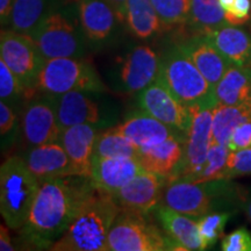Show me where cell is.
<instances>
[{
  "label": "cell",
  "instance_id": "24",
  "mask_svg": "<svg viewBox=\"0 0 251 251\" xmlns=\"http://www.w3.org/2000/svg\"><path fill=\"white\" fill-rule=\"evenodd\" d=\"M203 36L231 64L251 67V36L246 30L231 25H226Z\"/></svg>",
  "mask_w": 251,
  "mask_h": 251
},
{
  "label": "cell",
  "instance_id": "2",
  "mask_svg": "<svg viewBox=\"0 0 251 251\" xmlns=\"http://www.w3.org/2000/svg\"><path fill=\"white\" fill-rule=\"evenodd\" d=\"M121 212L111 194L94 188L52 251H106L112 225Z\"/></svg>",
  "mask_w": 251,
  "mask_h": 251
},
{
  "label": "cell",
  "instance_id": "18",
  "mask_svg": "<svg viewBox=\"0 0 251 251\" xmlns=\"http://www.w3.org/2000/svg\"><path fill=\"white\" fill-rule=\"evenodd\" d=\"M97 136L94 125L72 126L61 130L59 143L67 151L76 176L90 177Z\"/></svg>",
  "mask_w": 251,
  "mask_h": 251
},
{
  "label": "cell",
  "instance_id": "12",
  "mask_svg": "<svg viewBox=\"0 0 251 251\" xmlns=\"http://www.w3.org/2000/svg\"><path fill=\"white\" fill-rule=\"evenodd\" d=\"M140 108L163 124L186 134L191 125L190 108L178 101L158 81L140 92Z\"/></svg>",
  "mask_w": 251,
  "mask_h": 251
},
{
  "label": "cell",
  "instance_id": "10",
  "mask_svg": "<svg viewBox=\"0 0 251 251\" xmlns=\"http://www.w3.org/2000/svg\"><path fill=\"white\" fill-rule=\"evenodd\" d=\"M30 36L46 59L83 56L79 34L70 20L58 12L48 13Z\"/></svg>",
  "mask_w": 251,
  "mask_h": 251
},
{
  "label": "cell",
  "instance_id": "35",
  "mask_svg": "<svg viewBox=\"0 0 251 251\" xmlns=\"http://www.w3.org/2000/svg\"><path fill=\"white\" fill-rule=\"evenodd\" d=\"M251 175V148L231 151L226 166L224 179L242 177Z\"/></svg>",
  "mask_w": 251,
  "mask_h": 251
},
{
  "label": "cell",
  "instance_id": "4",
  "mask_svg": "<svg viewBox=\"0 0 251 251\" xmlns=\"http://www.w3.org/2000/svg\"><path fill=\"white\" fill-rule=\"evenodd\" d=\"M156 81L186 107L203 106L214 108L218 105L214 89L179 46L166 49L159 57Z\"/></svg>",
  "mask_w": 251,
  "mask_h": 251
},
{
  "label": "cell",
  "instance_id": "37",
  "mask_svg": "<svg viewBox=\"0 0 251 251\" xmlns=\"http://www.w3.org/2000/svg\"><path fill=\"white\" fill-rule=\"evenodd\" d=\"M226 21L231 26H241L247 24L251 18V0H235L233 9L225 13Z\"/></svg>",
  "mask_w": 251,
  "mask_h": 251
},
{
  "label": "cell",
  "instance_id": "36",
  "mask_svg": "<svg viewBox=\"0 0 251 251\" xmlns=\"http://www.w3.org/2000/svg\"><path fill=\"white\" fill-rule=\"evenodd\" d=\"M224 251H251V233L247 228L241 227L226 235L221 241Z\"/></svg>",
  "mask_w": 251,
  "mask_h": 251
},
{
  "label": "cell",
  "instance_id": "31",
  "mask_svg": "<svg viewBox=\"0 0 251 251\" xmlns=\"http://www.w3.org/2000/svg\"><path fill=\"white\" fill-rule=\"evenodd\" d=\"M162 29H172L187 25L191 0H151Z\"/></svg>",
  "mask_w": 251,
  "mask_h": 251
},
{
  "label": "cell",
  "instance_id": "38",
  "mask_svg": "<svg viewBox=\"0 0 251 251\" xmlns=\"http://www.w3.org/2000/svg\"><path fill=\"white\" fill-rule=\"evenodd\" d=\"M228 147L231 151H240L251 148V121L244 122L235 128Z\"/></svg>",
  "mask_w": 251,
  "mask_h": 251
},
{
  "label": "cell",
  "instance_id": "14",
  "mask_svg": "<svg viewBox=\"0 0 251 251\" xmlns=\"http://www.w3.org/2000/svg\"><path fill=\"white\" fill-rule=\"evenodd\" d=\"M165 178L143 171L113 196L121 211L149 215L162 201Z\"/></svg>",
  "mask_w": 251,
  "mask_h": 251
},
{
  "label": "cell",
  "instance_id": "6",
  "mask_svg": "<svg viewBox=\"0 0 251 251\" xmlns=\"http://www.w3.org/2000/svg\"><path fill=\"white\" fill-rule=\"evenodd\" d=\"M70 91L99 93L106 92L107 86L89 59L80 57L46 59L36 81V92L59 96Z\"/></svg>",
  "mask_w": 251,
  "mask_h": 251
},
{
  "label": "cell",
  "instance_id": "34",
  "mask_svg": "<svg viewBox=\"0 0 251 251\" xmlns=\"http://www.w3.org/2000/svg\"><path fill=\"white\" fill-rule=\"evenodd\" d=\"M25 97L23 84L12 72L6 63L0 61V98L8 105H14L20 97Z\"/></svg>",
  "mask_w": 251,
  "mask_h": 251
},
{
  "label": "cell",
  "instance_id": "1",
  "mask_svg": "<svg viewBox=\"0 0 251 251\" xmlns=\"http://www.w3.org/2000/svg\"><path fill=\"white\" fill-rule=\"evenodd\" d=\"M94 188L90 177L76 175L41 183L29 218L21 231L25 240L37 249H50L64 234Z\"/></svg>",
  "mask_w": 251,
  "mask_h": 251
},
{
  "label": "cell",
  "instance_id": "20",
  "mask_svg": "<svg viewBox=\"0 0 251 251\" xmlns=\"http://www.w3.org/2000/svg\"><path fill=\"white\" fill-rule=\"evenodd\" d=\"M179 48L193 62L198 70L201 72L209 85L215 90L231 63L203 35L192 37L180 45Z\"/></svg>",
  "mask_w": 251,
  "mask_h": 251
},
{
  "label": "cell",
  "instance_id": "39",
  "mask_svg": "<svg viewBox=\"0 0 251 251\" xmlns=\"http://www.w3.org/2000/svg\"><path fill=\"white\" fill-rule=\"evenodd\" d=\"M15 119L17 117H15V113L12 109L11 105L5 101L0 102V133L2 137L13 129Z\"/></svg>",
  "mask_w": 251,
  "mask_h": 251
},
{
  "label": "cell",
  "instance_id": "28",
  "mask_svg": "<svg viewBox=\"0 0 251 251\" xmlns=\"http://www.w3.org/2000/svg\"><path fill=\"white\" fill-rule=\"evenodd\" d=\"M187 24L198 35H206L209 31L228 25L219 0H191Z\"/></svg>",
  "mask_w": 251,
  "mask_h": 251
},
{
  "label": "cell",
  "instance_id": "33",
  "mask_svg": "<svg viewBox=\"0 0 251 251\" xmlns=\"http://www.w3.org/2000/svg\"><path fill=\"white\" fill-rule=\"evenodd\" d=\"M230 218V212L219 211L208 213L197 220L198 230L202 238L205 250L214 246L224 236L225 227Z\"/></svg>",
  "mask_w": 251,
  "mask_h": 251
},
{
  "label": "cell",
  "instance_id": "5",
  "mask_svg": "<svg viewBox=\"0 0 251 251\" xmlns=\"http://www.w3.org/2000/svg\"><path fill=\"white\" fill-rule=\"evenodd\" d=\"M41 181L20 156H11L0 168V213L11 229H23L39 193Z\"/></svg>",
  "mask_w": 251,
  "mask_h": 251
},
{
  "label": "cell",
  "instance_id": "23",
  "mask_svg": "<svg viewBox=\"0 0 251 251\" xmlns=\"http://www.w3.org/2000/svg\"><path fill=\"white\" fill-rule=\"evenodd\" d=\"M85 91H70L57 97V120L59 128L78 125H98L101 119L99 105Z\"/></svg>",
  "mask_w": 251,
  "mask_h": 251
},
{
  "label": "cell",
  "instance_id": "7",
  "mask_svg": "<svg viewBox=\"0 0 251 251\" xmlns=\"http://www.w3.org/2000/svg\"><path fill=\"white\" fill-rule=\"evenodd\" d=\"M149 215L121 211L112 225L106 251L174 250V243Z\"/></svg>",
  "mask_w": 251,
  "mask_h": 251
},
{
  "label": "cell",
  "instance_id": "11",
  "mask_svg": "<svg viewBox=\"0 0 251 251\" xmlns=\"http://www.w3.org/2000/svg\"><path fill=\"white\" fill-rule=\"evenodd\" d=\"M21 127L29 147L59 142L57 97L40 92L31 97L23 112Z\"/></svg>",
  "mask_w": 251,
  "mask_h": 251
},
{
  "label": "cell",
  "instance_id": "15",
  "mask_svg": "<svg viewBox=\"0 0 251 251\" xmlns=\"http://www.w3.org/2000/svg\"><path fill=\"white\" fill-rule=\"evenodd\" d=\"M143 171V166L137 158L93 156L90 178L99 191L113 197Z\"/></svg>",
  "mask_w": 251,
  "mask_h": 251
},
{
  "label": "cell",
  "instance_id": "41",
  "mask_svg": "<svg viewBox=\"0 0 251 251\" xmlns=\"http://www.w3.org/2000/svg\"><path fill=\"white\" fill-rule=\"evenodd\" d=\"M8 226H0V250L1 251H13L15 248L12 243L11 235L8 231Z\"/></svg>",
  "mask_w": 251,
  "mask_h": 251
},
{
  "label": "cell",
  "instance_id": "9",
  "mask_svg": "<svg viewBox=\"0 0 251 251\" xmlns=\"http://www.w3.org/2000/svg\"><path fill=\"white\" fill-rule=\"evenodd\" d=\"M190 108L191 125L185 135L184 155L169 180L183 178L194 180L201 174L207 155L213 143V108L192 106ZM168 180V181H169Z\"/></svg>",
  "mask_w": 251,
  "mask_h": 251
},
{
  "label": "cell",
  "instance_id": "30",
  "mask_svg": "<svg viewBox=\"0 0 251 251\" xmlns=\"http://www.w3.org/2000/svg\"><path fill=\"white\" fill-rule=\"evenodd\" d=\"M140 148L122 135L117 127L99 133L94 143L93 156L115 158H139Z\"/></svg>",
  "mask_w": 251,
  "mask_h": 251
},
{
  "label": "cell",
  "instance_id": "13",
  "mask_svg": "<svg viewBox=\"0 0 251 251\" xmlns=\"http://www.w3.org/2000/svg\"><path fill=\"white\" fill-rule=\"evenodd\" d=\"M159 70V56L149 46H136L126 55L118 70V89L141 92L153 83Z\"/></svg>",
  "mask_w": 251,
  "mask_h": 251
},
{
  "label": "cell",
  "instance_id": "44",
  "mask_svg": "<svg viewBox=\"0 0 251 251\" xmlns=\"http://www.w3.org/2000/svg\"><path fill=\"white\" fill-rule=\"evenodd\" d=\"M219 2L225 11V13H229L235 5V0H219Z\"/></svg>",
  "mask_w": 251,
  "mask_h": 251
},
{
  "label": "cell",
  "instance_id": "27",
  "mask_svg": "<svg viewBox=\"0 0 251 251\" xmlns=\"http://www.w3.org/2000/svg\"><path fill=\"white\" fill-rule=\"evenodd\" d=\"M127 25L139 39H149L162 29L151 0H128Z\"/></svg>",
  "mask_w": 251,
  "mask_h": 251
},
{
  "label": "cell",
  "instance_id": "17",
  "mask_svg": "<svg viewBox=\"0 0 251 251\" xmlns=\"http://www.w3.org/2000/svg\"><path fill=\"white\" fill-rule=\"evenodd\" d=\"M153 213L166 236L174 243V251L205 250L196 219L181 214L163 203H159Z\"/></svg>",
  "mask_w": 251,
  "mask_h": 251
},
{
  "label": "cell",
  "instance_id": "43",
  "mask_svg": "<svg viewBox=\"0 0 251 251\" xmlns=\"http://www.w3.org/2000/svg\"><path fill=\"white\" fill-rule=\"evenodd\" d=\"M242 208L244 209L247 218L251 222V190L243 191L242 193V203H241Z\"/></svg>",
  "mask_w": 251,
  "mask_h": 251
},
{
  "label": "cell",
  "instance_id": "32",
  "mask_svg": "<svg viewBox=\"0 0 251 251\" xmlns=\"http://www.w3.org/2000/svg\"><path fill=\"white\" fill-rule=\"evenodd\" d=\"M230 152L231 150L229 149L228 146L213 142L201 174L198 176L197 179L192 181L203 183V181L224 179L226 166H227Z\"/></svg>",
  "mask_w": 251,
  "mask_h": 251
},
{
  "label": "cell",
  "instance_id": "21",
  "mask_svg": "<svg viewBox=\"0 0 251 251\" xmlns=\"http://www.w3.org/2000/svg\"><path fill=\"white\" fill-rule=\"evenodd\" d=\"M80 26L93 43L107 41L114 31L118 17L108 0H77Z\"/></svg>",
  "mask_w": 251,
  "mask_h": 251
},
{
  "label": "cell",
  "instance_id": "16",
  "mask_svg": "<svg viewBox=\"0 0 251 251\" xmlns=\"http://www.w3.org/2000/svg\"><path fill=\"white\" fill-rule=\"evenodd\" d=\"M23 158L41 183L76 175L67 151L59 142L30 147Z\"/></svg>",
  "mask_w": 251,
  "mask_h": 251
},
{
  "label": "cell",
  "instance_id": "26",
  "mask_svg": "<svg viewBox=\"0 0 251 251\" xmlns=\"http://www.w3.org/2000/svg\"><path fill=\"white\" fill-rule=\"evenodd\" d=\"M251 121V99L240 105H221L213 108V142L228 146L238 126Z\"/></svg>",
  "mask_w": 251,
  "mask_h": 251
},
{
  "label": "cell",
  "instance_id": "8",
  "mask_svg": "<svg viewBox=\"0 0 251 251\" xmlns=\"http://www.w3.org/2000/svg\"><path fill=\"white\" fill-rule=\"evenodd\" d=\"M0 56L23 84L25 97L30 99L35 96L36 81L46 58L31 36L13 29H2L0 34Z\"/></svg>",
  "mask_w": 251,
  "mask_h": 251
},
{
  "label": "cell",
  "instance_id": "19",
  "mask_svg": "<svg viewBox=\"0 0 251 251\" xmlns=\"http://www.w3.org/2000/svg\"><path fill=\"white\" fill-rule=\"evenodd\" d=\"M117 129L136 144L140 149L155 146L170 137H185L186 135L163 124L144 111L135 112L122 124L117 126Z\"/></svg>",
  "mask_w": 251,
  "mask_h": 251
},
{
  "label": "cell",
  "instance_id": "3",
  "mask_svg": "<svg viewBox=\"0 0 251 251\" xmlns=\"http://www.w3.org/2000/svg\"><path fill=\"white\" fill-rule=\"evenodd\" d=\"M242 193L237 187H231L229 179L198 183L178 178L166 181L161 203L198 220L208 213L219 212L235 200L242 203Z\"/></svg>",
  "mask_w": 251,
  "mask_h": 251
},
{
  "label": "cell",
  "instance_id": "40",
  "mask_svg": "<svg viewBox=\"0 0 251 251\" xmlns=\"http://www.w3.org/2000/svg\"><path fill=\"white\" fill-rule=\"evenodd\" d=\"M117 13L120 24H127V1L128 0H108Z\"/></svg>",
  "mask_w": 251,
  "mask_h": 251
},
{
  "label": "cell",
  "instance_id": "29",
  "mask_svg": "<svg viewBox=\"0 0 251 251\" xmlns=\"http://www.w3.org/2000/svg\"><path fill=\"white\" fill-rule=\"evenodd\" d=\"M47 15V0H14L9 26L15 31L30 35Z\"/></svg>",
  "mask_w": 251,
  "mask_h": 251
},
{
  "label": "cell",
  "instance_id": "25",
  "mask_svg": "<svg viewBox=\"0 0 251 251\" xmlns=\"http://www.w3.org/2000/svg\"><path fill=\"white\" fill-rule=\"evenodd\" d=\"M215 98L221 105H240L251 99V67L231 64L215 87Z\"/></svg>",
  "mask_w": 251,
  "mask_h": 251
},
{
  "label": "cell",
  "instance_id": "42",
  "mask_svg": "<svg viewBox=\"0 0 251 251\" xmlns=\"http://www.w3.org/2000/svg\"><path fill=\"white\" fill-rule=\"evenodd\" d=\"M13 1L14 0H0V20H1V26L9 25Z\"/></svg>",
  "mask_w": 251,
  "mask_h": 251
},
{
  "label": "cell",
  "instance_id": "22",
  "mask_svg": "<svg viewBox=\"0 0 251 251\" xmlns=\"http://www.w3.org/2000/svg\"><path fill=\"white\" fill-rule=\"evenodd\" d=\"M185 137L174 136L155 146L140 149L139 161L144 171L169 180L175 175L184 155Z\"/></svg>",
  "mask_w": 251,
  "mask_h": 251
}]
</instances>
